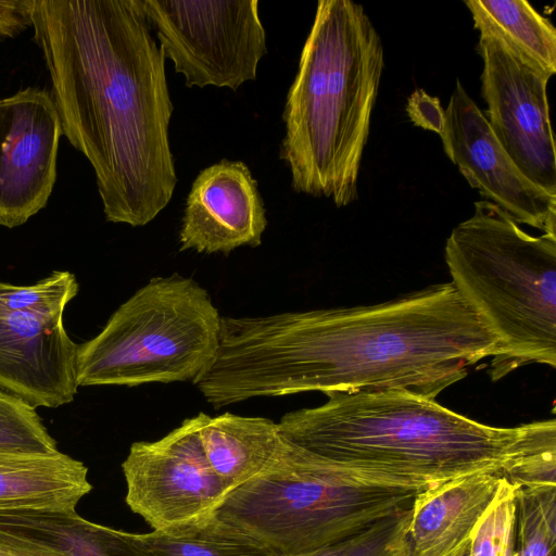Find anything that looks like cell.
<instances>
[{
    "label": "cell",
    "mask_w": 556,
    "mask_h": 556,
    "mask_svg": "<svg viewBox=\"0 0 556 556\" xmlns=\"http://www.w3.org/2000/svg\"><path fill=\"white\" fill-rule=\"evenodd\" d=\"M407 114L415 125L438 134L443 124L444 110L438 98L417 89L408 99Z\"/></svg>",
    "instance_id": "cell-26"
},
{
    "label": "cell",
    "mask_w": 556,
    "mask_h": 556,
    "mask_svg": "<svg viewBox=\"0 0 556 556\" xmlns=\"http://www.w3.org/2000/svg\"><path fill=\"white\" fill-rule=\"evenodd\" d=\"M21 540L31 556H156L140 533L92 522L76 509L34 510Z\"/></svg>",
    "instance_id": "cell-18"
},
{
    "label": "cell",
    "mask_w": 556,
    "mask_h": 556,
    "mask_svg": "<svg viewBox=\"0 0 556 556\" xmlns=\"http://www.w3.org/2000/svg\"><path fill=\"white\" fill-rule=\"evenodd\" d=\"M506 477L470 534V556H517L516 491Z\"/></svg>",
    "instance_id": "cell-23"
},
{
    "label": "cell",
    "mask_w": 556,
    "mask_h": 556,
    "mask_svg": "<svg viewBox=\"0 0 556 556\" xmlns=\"http://www.w3.org/2000/svg\"><path fill=\"white\" fill-rule=\"evenodd\" d=\"M497 340L452 282L367 306L222 317L194 383L215 408L306 391H397L435 400Z\"/></svg>",
    "instance_id": "cell-1"
},
{
    "label": "cell",
    "mask_w": 556,
    "mask_h": 556,
    "mask_svg": "<svg viewBox=\"0 0 556 556\" xmlns=\"http://www.w3.org/2000/svg\"><path fill=\"white\" fill-rule=\"evenodd\" d=\"M448 556H470V536L465 540Z\"/></svg>",
    "instance_id": "cell-28"
},
{
    "label": "cell",
    "mask_w": 556,
    "mask_h": 556,
    "mask_svg": "<svg viewBox=\"0 0 556 556\" xmlns=\"http://www.w3.org/2000/svg\"><path fill=\"white\" fill-rule=\"evenodd\" d=\"M480 36L503 41L547 77L556 73V29L526 0H466Z\"/></svg>",
    "instance_id": "cell-19"
},
{
    "label": "cell",
    "mask_w": 556,
    "mask_h": 556,
    "mask_svg": "<svg viewBox=\"0 0 556 556\" xmlns=\"http://www.w3.org/2000/svg\"><path fill=\"white\" fill-rule=\"evenodd\" d=\"M62 134L47 90L28 87L0 99V226H21L46 206Z\"/></svg>",
    "instance_id": "cell-12"
},
{
    "label": "cell",
    "mask_w": 556,
    "mask_h": 556,
    "mask_svg": "<svg viewBox=\"0 0 556 556\" xmlns=\"http://www.w3.org/2000/svg\"><path fill=\"white\" fill-rule=\"evenodd\" d=\"M143 12L187 87L237 90L255 80L267 52L258 0H141Z\"/></svg>",
    "instance_id": "cell-8"
},
{
    "label": "cell",
    "mask_w": 556,
    "mask_h": 556,
    "mask_svg": "<svg viewBox=\"0 0 556 556\" xmlns=\"http://www.w3.org/2000/svg\"><path fill=\"white\" fill-rule=\"evenodd\" d=\"M78 289L76 277L66 270H55L28 286L0 282V309L40 315L63 314Z\"/></svg>",
    "instance_id": "cell-24"
},
{
    "label": "cell",
    "mask_w": 556,
    "mask_h": 556,
    "mask_svg": "<svg viewBox=\"0 0 556 556\" xmlns=\"http://www.w3.org/2000/svg\"><path fill=\"white\" fill-rule=\"evenodd\" d=\"M452 283L497 340L491 376L556 367V236H531L496 204L475 202L445 244Z\"/></svg>",
    "instance_id": "cell-5"
},
{
    "label": "cell",
    "mask_w": 556,
    "mask_h": 556,
    "mask_svg": "<svg viewBox=\"0 0 556 556\" xmlns=\"http://www.w3.org/2000/svg\"><path fill=\"white\" fill-rule=\"evenodd\" d=\"M92 490L87 466L62 452L0 454V510L76 509Z\"/></svg>",
    "instance_id": "cell-16"
},
{
    "label": "cell",
    "mask_w": 556,
    "mask_h": 556,
    "mask_svg": "<svg viewBox=\"0 0 556 556\" xmlns=\"http://www.w3.org/2000/svg\"><path fill=\"white\" fill-rule=\"evenodd\" d=\"M410 509L412 506L383 518L349 539L298 556H408Z\"/></svg>",
    "instance_id": "cell-25"
},
{
    "label": "cell",
    "mask_w": 556,
    "mask_h": 556,
    "mask_svg": "<svg viewBox=\"0 0 556 556\" xmlns=\"http://www.w3.org/2000/svg\"><path fill=\"white\" fill-rule=\"evenodd\" d=\"M140 536L156 556H278L215 513L180 528L152 530Z\"/></svg>",
    "instance_id": "cell-20"
},
{
    "label": "cell",
    "mask_w": 556,
    "mask_h": 556,
    "mask_svg": "<svg viewBox=\"0 0 556 556\" xmlns=\"http://www.w3.org/2000/svg\"><path fill=\"white\" fill-rule=\"evenodd\" d=\"M503 477L479 472L419 492L410 509L408 556H448L470 536Z\"/></svg>",
    "instance_id": "cell-15"
},
{
    "label": "cell",
    "mask_w": 556,
    "mask_h": 556,
    "mask_svg": "<svg viewBox=\"0 0 556 556\" xmlns=\"http://www.w3.org/2000/svg\"><path fill=\"white\" fill-rule=\"evenodd\" d=\"M59 452L36 408L0 388V454L48 455Z\"/></svg>",
    "instance_id": "cell-22"
},
{
    "label": "cell",
    "mask_w": 556,
    "mask_h": 556,
    "mask_svg": "<svg viewBox=\"0 0 556 556\" xmlns=\"http://www.w3.org/2000/svg\"><path fill=\"white\" fill-rule=\"evenodd\" d=\"M220 319L207 291L193 279L155 277L94 338L78 345L77 384H194L216 357Z\"/></svg>",
    "instance_id": "cell-7"
},
{
    "label": "cell",
    "mask_w": 556,
    "mask_h": 556,
    "mask_svg": "<svg viewBox=\"0 0 556 556\" xmlns=\"http://www.w3.org/2000/svg\"><path fill=\"white\" fill-rule=\"evenodd\" d=\"M267 226L257 182L241 161L222 160L192 182L179 231L180 251L228 254L256 248Z\"/></svg>",
    "instance_id": "cell-14"
},
{
    "label": "cell",
    "mask_w": 556,
    "mask_h": 556,
    "mask_svg": "<svg viewBox=\"0 0 556 556\" xmlns=\"http://www.w3.org/2000/svg\"><path fill=\"white\" fill-rule=\"evenodd\" d=\"M0 556H12V555L7 554V553H4V552L0 551Z\"/></svg>",
    "instance_id": "cell-29"
},
{
    "label": "cell",
    "mask_w": 556,
    "mask_h": 556,
    "mask_svg": "<svg viewBox=\"0 0 556 556\" xmlns=\"http://www.w3.org/2000/svg\"><path fill=\"white\" fill-rule=\"evenodd\" d=\"M202 415L185 419L156 441L132 443L122 464L125 502L154 531L211 516L230 492L203 452L199 437Z\"/></svg>",
    "instance_id": "cell-9"
},
{
    "label": "cell",
    "mask_w": 556,
    "mask_h": 556,
    "mask_svg": "<svg viewBox=\"0 0 556 556\" xmlns=\"http://www.w3.org/2000/svg\"><path fill=\"white\" fill-rule=\"evenodd\" d=\"M438 134L447 157L485 200L496 204L517 224L556 236V195L521 173L459 79Z\"/></svg>",
    "instance_id": "cell-11"
},
{
    "label": "cell",
    "mask_w": 556,
    "mask_h": 556,
    "mask_svg": "<svg viewBox=\"0 0 556 556\" xmlns=\"http://www.w3.org/2000/svg\"><path fill=\"white\" fill-rule=\"evenodd\" d=\"M482 97L489 125L521 173L556 195V151L547 83L503 41L480 36Z\"/></svg>",
    "instance_id": "cell-10"
},
{
    "label": "cell",
    "mask_w": 556,
    "mask_h": 556,
    "mask_svg": "<svg viewBox=\"0 0 556 556\" xmlns=\"http://www.w3.org/2000/svg\"><path fill=\"white\" fill-rule=\"evenodd\" d=\"M516 514L517 556H556V484L518 486Z\"/></svg>",
    "instance_id": "cell-21"
},
{
    "label": "cell",
    "mask_w": 556,
    "mask_h": 556,
    "mask_svg": "<svg viewBox=\"0 0 556 556\" xmlns=\"http://www.w3.org/2000/svg\"><path fill=\"white\" fill-rule=\"evenodd\" d=\"M419 492L345 471L282 438L268 466L230 491L215 515L278 556H298L409 508Z\"/></svg>",
    "instance_id": "cell-6"
},
{
    "label": "cell",
    "mask_w": 556,
    "mask_h": 556,
    "mask_svg": "<svg viewBox=\"0 0 556 556\" xmlns=\"http://www.w3.org/2000/svg\"><path fill=\"white\" fill-rule=\"evenodd\" d=\"M63 135L90 162L108 222L146 226L177 175L165 58L141 0H35Z\"/></svg>",
    "instance_id": "cell-2"
},
{
    "label": "cell",
    "mask_w": 556,
    "mask_h": 556,
    "mask_svg": "<svg viewBox=\"0 0 556 556\" xmlns=\"http://www.w3.org/2000/svg\"><path fill=\"white\" fill-rule=\"evenodd\" d=\"M285 414L280 435L334 466L390 486L422 491L479 472L519 481L556 442V420L514 428L480 424L416 394L328 392Z\"/></svg>",
    "instance_id": "cell-3"
},
{
    "label": "cell",
    "mask_w": 556,
    "mask_h": 556,
    "mask_svg": "<svg viewBox=\"0 0 556 556\" xmlns=\"http://www.w3.org/2000/svg\"><path fill=\"white\" fill-rule=\"evenodd\" d=\"M34 7L35 0H0V39L31 26Z\"/></svg>",
    "instance_id": "cell-27"
},
{
    "label": "cell",
    "mask_w": 556,
    "mask_h": 556,
    "mask_svg": "<svg viewBox=\"0 0 556 556\" xmlns=\"http://www.w3.org/2000/svg\"><path fill=\"white\" fill-rule=\"evenodd\" d=\"M77 348L63 314L0 309V388L35 408L73 402Z\"/></svg>",
    "instance_id": "cell-13"
},
{
    "label": "cell",
    "mask_w": 556,
    "mask_h": 556,
    "mask_svg": "<svg viewBox=\"0 0 556 556\" xmlns=\"http://www.w3.org/2000/svg\"><path fill=\"white\" fill-rule=\"evenodd\" d=\"M199 437L210 467L229 491L263 471L282 439L277 422L230 413H203Z\"/></svg>",
    "instance_id": "cell-17"
},
{
    "label": "cell",
    "mask_w": 556,
    "mask_h": 556,
    "mask_svg": "<svg viewBox=\"0 0 556 556\" xmlns=\"http://www.w3.org/2000/svg\"><path fill=\"white\" fill-rule=\"evenodd\" d=\"M383 46L363 5L320 0L282 112L279 156L295 192L357 199V181L383 71Z\"/></svg>",
    "instance_id": "cell-4"
}]
</instances>
